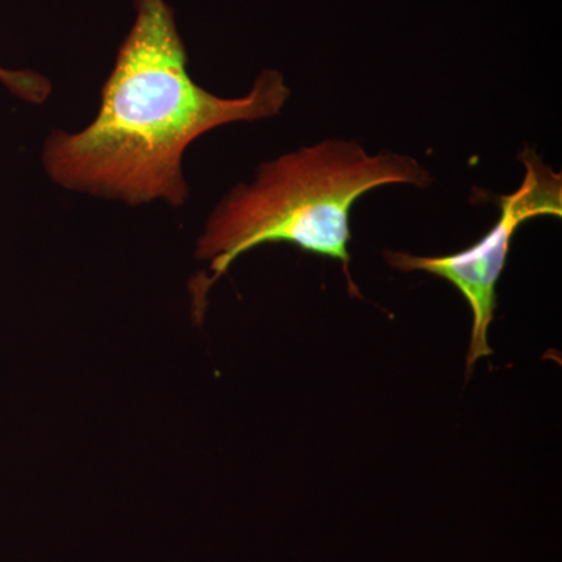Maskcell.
<instances>
[{
  "instance_id": "6da1fadb",
  "label": "cell",
  "mask_w": 562,
  "mask_h": 562,
  "mask_svg": "<svg viewBox=\"0 0 562 562\" xmlns=\"http://www.w3.org/2000/svg\"><path fill=\"white\" fill-rule=\"evenodd\" d=\"M136 18L102 88L95 120L79 133L55 131L43 150L52 180L70 191L143 205L180 206L190 190L184 150L206 132L277 116L291 90L265 70L243 98L203 90L188 72V54L166 0H133Z\"/></svg>"
},
{
  "instance_id": "7a4b0ae2",
  "label": "cell",
  "mask_w": 562,
  "mask_h": 562,
  "mask_svg": "<svg viewBox=\"0 0 562 562\" xmlns=\"http://www.w3.org/2000/svg\"><path fill=\"white\" fill-rule=\"evenodd\" d=\"M430 169L412 155L369 154L358 140L328 138L260 165L251 183L238 184L213 210L198 243L211 276L194 288L195 313L206 292L241 255L262 244L288 243L341 262L349 273L350 211L376 188H430ZM357 292V291H355Z\"/></svg>"
},
{
  "instance_id": "3957f363",
  "label": "cell",
  "mask_w": 562,
  "mask_h": 562,
  "mask_svg": "<svg viewBox=\"0 0 562 562\" xmlns=\"http://www.w3.org/2000/svg\"><path fill=\"white\" fill-rule=\"evenodd\" d=\"M525 166L522 184L513 194L501 198V220L475 246L449 257H417L405 251H384L392 268L402 272H427L452 283L471 306L473 325L468 353V373L473 364L492 353L487 330L497 308L501 279L514 233L525 222L541 216H562V176L554 172L538 151H520Z\"/></svg>"
},
{
  "instance_id": "277c9868",
  "label": "cell",
  "mask_w": 562,
  "mask_h": 562,
  "mask_svg": "<svg viewBox=\"0 0 562 562\" xmlns=\"http://www.w3.org/2000/svg\"><path fill=\"white\" fill-rule=\"evenodd\" d=\"M9 77V70L0 68V80H5Z\"/></svg>"
}]
</instances>
